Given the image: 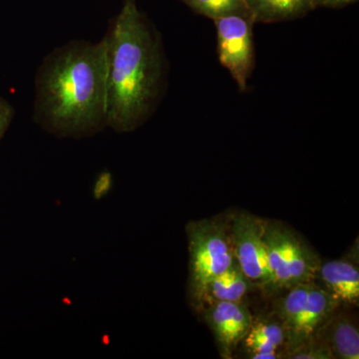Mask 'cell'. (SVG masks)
<instances>
[{
	"mask_svg": "<svg viewBox=\"0 0 359 359\" xmlns=\"http://www.w3.org/2000/svg\"><path fill=\"white\" fill-rule=\"evenodd\" d=\"M221 65L230 72L241 91H245L255 66V21L243 16L215 20Z\"/></svg>",
	"mask_w": 359,
	"mask_h": 359,
	"instance_id": "obj_7",
	"label": "cell"
},
{
	"mask_svg": "<svg viewBox=\"0 0 359 359\" xmlns=\"http://www.w3.org/2000/svg\"><path fill=\"white\" fill-rule=\"evenodd\" d=\"M196 13L207 16L212 20L228 16L252 18L245 0H179Z\"/></svg>",
	"mask_w": 359,
	"mask_h": 359,
	"instance_id": "obj_14",
	"label": "cell"
},
{
	"mask_svg": "<svg viewBox=\"0 0 359 359\" xmlns=\"http://www.w3.org/2000/svg\"><path fill=\"white\" fill-rule=\"evenodd\" d=\"M314 9L318 7H330V8H339L355 4L358 0H311Z\"/></svg>",
	"mask_w": 359,
	"mask_h": 359,
	"instance_id": "obj_17",
	"label": "cell"
},
{
	"mask_svg": "<svg viewBox=\"0 0 359 359\" xmlns=\"http://www.w3.org/2000/svg\"><path fill=\"white\" fill-rule=\"evenodd\" d=\"M255 23H276L304 18L314 11L311 0H245Z\"/></svg>",
	"mask_w": 359,
	"mask_h": 359,
	"instance_id": "obj_12",
	"label": "cell"
},
{
	"mask_svg": "<svg viewBox=\"0 0 359 359\" xmlns=\"http://www.w3.org/2000/svg\"><path fill=\"white\" fill-rule=\"evenodd\" d=\"M33 120L59 139L107 128L105 41L71 40L49 52L34 78Z\"/></svg>",
	"mask_w": 359,
	"mask_h": 359,
	"instance_id": "obj_1",
	"label": "cell"
},
{
	"mask_svg": "<svg viewBox=\"0 0 359 359\" xmlns=\"http://www.w3.org/2000/svg\"><path fill=\"white\" fill-rule=\"evenodd\" d=\"M189 255V295L200 311L207 285L236 263L228 224L219 219L191 222L186 226Z\"/></svg>",
	"mask_w": 359,
	"mask_h": 359,
	"instance_id": "obj_3",
	"label": "cell"
},
{
	"mask_svg": "<svg viewBox=\"0 0 359 359\" xmlns=\"http://www.w3.org/2000/svg\"><path fill=\"white\" fill-rule=\"evenodd\" d=\"M254 285L237 263H235L228 271L217 276L207 285L203 294L201 309L212 302H242V299Z\"/></svg>",
	"mask_w": 359,
	"mask_h": 359,
	"instance_id": "obj_11",
	"label": "cell"
},
{
	"mask_svg": "<svg viewBox=\"0 0 359 359\" xmlns=\"http://www.w3.org/2000/svg\"><path fill=\"white\" fill-rule=\"evenodd\" d=\"M264 222L250 212H240L233 214L228 223L236 263L250 282L262 289L271 278L264 240Z\"/></svg>",
	"mask_w": 359,
	"mask_h": 359,
	"instance_id": "obj_6",
	"label": "cell"
},
{
	"mask_svg": "<svg viewBox=\"0 0 359 359\" xmlns=\"http://www.w3.org/2000/svg\"><path fill=\"white\" fill-rule=\"evenodd\" d=\"M123 1H135V0H123Z\"/></svg>",
	"mask_w": 359,
	"mask_h": 359,
	"instance_id": "obj_19",
	"label": "cell"
},
{
	"mask_svg": "<svg viewBox=\"0 0 359 359\" xmlns=\"http://www.w3.org/2000/svg\"><path fill=\"white\" fill-rule=\"evenodd\" d=\"M285 292L276 304V316L285 330V349H289L316 337L339 304L316 282L302 283Z\"/></svg>",
	"mask_w": 359,
	"mask_h": 359,
	"instance_id": "obj_5",
	"label": "cell"
},
{
	"mask_svg": "<svg viewBox=\"0 0 359 359\" xmlns=\"http://www.w3.org/2000/svg\"><path fill=\"white\" fill-rule=\"evenodd\" d=\"M103 39L107 128L130 133L148 121L164 95L167 65L162 40L135 1H124Z\"/></svg>",
	"mask_w": 359,
	"mask_h": 359,
	"instance_id": "obj_2",
	"label": "cell"
},
{
	"mask_svg": "<svg viewBox=\"0 0 359 359\" xmlns=\"http://www.w3.org/2000/svg\"><path fill=\"white\" fill-rule=\"evenodd\" d=\"M264 245L271 278L264 292H285L302 283L316 282L321 262L316 252L292 229L280 222H264Z\"/></svg>",
	"mask_w": 359,
	"mask_h": 359,
	"instance_id": "obj_4",
	"label": "cell"
},
{
	"mask_svg": "<svg viewBox=\"0 0 359 359\" xmlns=\"http://www.w3.org/2000/svg\"><path fill=\"white\" fill-rule=\"evenodd\" d=\"M283 358L292 359H334L332 349L320 334L299 346L283 351Z\"/></svg>",
	"mask_w": 359,
	"mask_h": 359,
	"instance_id": "obj_15",
	"label": "cell"
},
{
	"mask_svg": "<svg viewBox=\"0 0 359 359\" xmlns=\"http://www.w3.org/2000/svg\"><path fill=\"white\" fill-rule=\"evenodd\" d=\"M316 278L339 306H358L359 271L351 262L335 259L321 263Z\"/></svg>",
	"mask_w": 359,
	"mask_h": 359,
	"instance_id": "obj_9",
	"label": "cell"
},
{
	"mask_svg": "<svg viewBox=\"0 0 359 359\" xmlns=\"http://www.w3.org/2000/svg\"><path fill=\"white\" fill-rule=\"evenodd\" d=\"M205 318L218 344L222 358H233V351L245 339L252 316L242 302H218L205 306Z\"/></svg>",
	"mask_w": 359,
	"mask_h": 359,
	"instance_id": "obj_8",
	"label": "cell"
},
{
	"mask_svg": "<svg viewBox=\"0 0 359 359\" xmlns=\"http://www.w3.org/2000/svg\"><path fill=\"white\" fill-rule=\"evenodd\" d=\"M248 355L280 351L285 347V334L282 323L275 318H252L249 332L242 340Z\"/></svg>",
	"mask_w": 359,
	"mask_h": 359,
	"instance_id": "obj_13",
	"label": "cell"
},
{
	"mask_svg": "<svg viewBox=\"0 0 359 359\" xmlns=\"http://www.w3.org/2000/svg\"><path fill=\"white\" fill-rule=\"evenodd\" d=\"M252 359H280L283 358V353L280 351H271V353H255L248 356Z\"/></svg>",
	"mask_w": 359,
	"mask_h": 359,
	"instance_id": "obj_18",
	"label": "cell"
},
{
	"mask_svg": "<svg viewBox=\"0 0 359 359\" xmlns=\"http://www.w3.org/2000/svg\"><path fill=\"white\" fill-rule=\"evenodd\" d=\"M332 349L334 358H359V330L346 314H332L320 332Z\"/></svg>",
	"mask_w": 359,
	"mask_h": 359,
	"instance_id": "obj_10",
	"label": "cell"
},
{
	"mask_svg": "<svg viewBox=\"0 0 359 359\" xmlns=\"http://www.w3.org/2000/svg\"><path fill=\"white\" fill-rule=\"evenodd\" d=\"M15 116L13 106L4 97L0 96V141L11 127Z\"/></svg>",
	"mask_w": 359,
	"mask_h": 359,
	"instance_id": "obj_16",
	"label": "cell"
}]
</instances>
